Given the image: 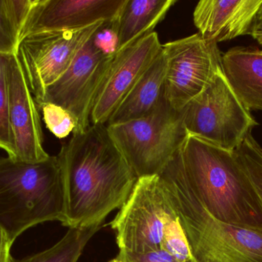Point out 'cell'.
Returning a JSON list of instances; mask_svg holds the SVG:
<instances>
[{
  "mask_svg": "<svg viewBox=\"0 0 262 262\" xmlns=\"http://www.w3.org/2000/svg\"><path fill=\"white\" fill-rule=\"evenodd\" d=\"M177 0H127L117 19L118 51L152 33Z\"/></svg>",
  "mask_w": 262,
  "mask_h": 262,
  "instance_id": "obj_17",
  "label": "cell"
},
{
  "mask_svg": "<svg viewBox=\"0 0 262 262\" xmlns=\"http://www.w3.org/2000/svg\"><path fill=\"white\" fill-rule=\"evenodd\" d=\"M0 55V149L8 157L16 159L15 144L9 123V86H8L7 58Z\"/></svg>",
  "mask_w": 262,
  "mask_h": 262,
  "instance_id": "obj_21",
  "label": "cell"
},
{
  "mask_svg": "<svg viewBox=\"0 0 262 262\" xmlns=\"http://www.w3.org/2000/svg\"><path fill=\"white\" fill-rule=\"evenodd\" d=\"M262 0H202L195 6L193 22L199 33L219 43L250 35Z\"/></svg>",
  "mask_w": 262,
  "mask_h": 262,
  "instance_id": "obj_14",
  "label": "cell"
},
{
  "mask_svg": "<svg viewBox=\"0 0 262 262\" xmlns=\"http://www.w3.org/2000/svg\"><path fill=\"white\" fill-rule=\"evenodd\" d=\"M118 258L122 262H195L182 259L164 249L146 253H133L120 251Z\"/></svg>",
  "mask_w": 262,
  "mask_h": 262,
  "instance_id": "obj_24",
  "label": "cell"
},
{
  "mask_svg": "<svg viewBox=\"0 0 262 262\" xmlns=\"http://www.w3.org/2000/svg\"><path fill=\"white\" fill-rule=\"evenodd\" d=\"M38 106L42 112L46 127L55 137L64 138L75 132L76 122L69 111L51 103H43Z\"/></svg>",
  "mask_w": 262,
  "mask_h": 262,
  "instance_id": "obj_22",
  "label": "cell"
},
{
  "mask_svg": "<svg viewBox=\"0 0 262 262\" xmlns=\"http://www.w3.org/2000/svg\"><path fill=\"white\" fill-rule=\"evenodd\" d=\"M51 221H66L58 157L37 163L0 158V228L10 243L30 228Z\"/></svg>",
  "mask_w": 262,
  "mask_h": 262,
  "instance_id": "obj_3",
  "label": "cell"
},
{
  "mask_svg": "<svg viewBox=\"0 0 262 262\" xmlns=\"http://www.w3.org/2000/svg\"><path fill=\"white\" fill-rule=\"evenodd\" d=\"M101 226L69 228L66 235L52 247L21 259L12 258L10 262H77L89 240Z\"/></svg>",
  "mask_w": 262,
  "mask_h": 262,
  "instance_id": "obj_18",
  "label": "cell"
},
{
  "mask_svg": "<svg viewBox=\"0 0 262 262\" xmlns=\"http://www.w3.org/2000/svg\"><path fill=\"white\" fill-rule=\"evenodd\" d=\"M230 86L249 111H262V52L253 46L231 48L222 58Z\"/></svg>",
  "mask_w": 262,
  "mask_h": 262,
  "instance_id": "obj_15",
  "label": "cell"
},
{
  "mask_svg": "<svg viewBox=\"0 0 262 262\" xmlns=\"http://www.w3.org/2000/svg\"><path fill=\"white\" fill-rule=\"evenodd\" d=\"M261 52H262V50H261Z\"/></svg>",
  "mask_w": 262,
  "mask_h": 262,
  "instance_id": "obj_29",
  "label": "cell"
},
{
  "mask_svg": "<svg viewBox=\"0 0 262 262\" xmlns=\"http://www.w3.org/2000/svg\"><path fill=\"white\" fill-rule=\"evenodd\" d=\"M107 128L137 178L160 175L187 135L183 113L165 96L147 116Z\"/></svg>",
  "mask_w": 262,
  "mask_h": 262,
  "instance_id": "obj_5",
  "label": "cell"
},
{
  "mask_svg": "<svg viewBox=\"0 0 262 262\" xmlns=\"http://www.w3.org/2000/svg\"><path fill=\"white\" fill-rule=\"evenodd\" d=\"M9 123L17 161L37 163L50 155L45 150L38 106L17 54L7 58Z\"/></svg>",
  "mask_w": 262,
  "mask_h": 262,
  "instance_id": "obj_12",
  "label": "cell"
},
{
  "mask_svg": "<svg viewBox=\"0 0 262 262\" xmlns=\"http://www.w3.org/2000/svg\"><path fill=\"white\" fill-rule=\"evenodd\" d=\"M115 55L103 53L91 37L66 73L46 90L38 106L51 103L64 108L76 122L73 134L82 133L92 125L94 103Z\"/></svg>",
  "mask_w": 262,
  "mask_h": 262,
  "instance_id": "obj_10",
  "label": "cell"
},
{
  "mask_svg": "<svg viewBox=\"0 0 262 262\" xmlns=\"http://www.w3.org/2000/svg\"><path fill=\"white\" fill-rule=\"evenodd\" d=\"M234 153L253 185L262 206V146L251 132Z\"/></svg>",
  "mask_w": 262,
  "mask_h": 262,
  "instance_id": "obj_20",
  "label": "cell"
},
{
  "mask_svg": "<svg viewBox=\"0 0 262 262\" xmlns=\"http://www.w3.org/2000/svg\"><path fill=\"white\" fill-rule=\"evenodd\" d=\"M177 219L161 178L154 175L137 179L110 225L120 251L146 253L163 249L166 232Z\"/></svg>",
  "mask_w": 262,
  "mask_h": 262,
  "instance_id": "obj_7",
  "label": "cell"
},
{
  "mask_svg": "<svg viewBox=\"0 0 262 262\" xmlns=\"http://www.w3.org/2000/svg\"><path fill=\"white\" fill-rule=\"evenodd\" d=\"M250 35L260 45H262V18H257L251 31Z\"/></svg>",
  "mask_w": 262,
  "mask_h": 262,
  "instance_id": "obj_26",
  "label": "cell"
},
{
  "mask_svg": "<svg viewBox=\"0 0 262 262\" xmlns=\"http://www.w3.org/2000/svg\"><path fill=\"white\" fill-rule=\"evenodd\" d=\"M109 262H122L121 261V260L119 259V258L117 257V258H114L113 260H111Z\"/></svg>",
  "mask_w": 262,
  "mask_h": 262,
  "instance_id": "obj_28",
  "label": "cell"
},
{
  "mask_svg": "<svg viewBox=\"0 0 262 262\" xmlns=\"http://www.w3.org/2000/svg\"><path fill=\"white\" fill-rule=\"evenodd\" d=\"M187 133L234 152L258 123L223 72L183 110Z\"/></svg>",
  "mask_w": 262,
  "mask_h": 262,
  "instance_id": "obj_6",
  "label": "cell"
},
{
  "mask_svg": "<svg viewBox=\"0 0 262 262\" xmlns=\"http://www.w3.org/2000/svg\"><path fill=\"white\" fill-rule=\"evenodd\" d=\"M163 51L166 59L165 98L181 112L223 72V54L218 43L199 32L163 45Z\"/></svg>",
  "mask_w": 262,
  "mask_h": 262,
  "instance_id": "obj_8",
  "label": "cell"
},
{
  "mask_svg": "<svg viewBox=\"0 0 262 262\" xmlns=\"http://www.w3.org/2000/svg\"><path fill=\"white\" fill-rule=\"evenodd\" d=\"M34 0H0V55L17 54L23 25Z\"/></svg>",
  "mask_w": 262,
  "mask_h": 262,
  "instance_id": "obj_19",
  "label": "cell"
},
{
  "mask_svg": "<svg viewBox=\"0 0 262 262\" xmlns=\"http://www.w3.org/2000/svg\"><path fill=\"white\" fill-rule=\"evenodd\" d=\"M157 32L146 35L115 54L97 94L91 115L92 125H107L140 77L162 51Z\"/></svg>",
  "mask_w": 262,
  "mask_h": 262,
  "instance_id": "obj_11",
  "label": "cell"
},
{
  "mask_svg": "<svg viewBox=\"0 0 262 262\" xmlns=\"http://www.w3.org/2000/svg\"><path fill=\"white\" fill-rule=\"evenodd\" d=\"M64 185L69 228L102 226L121 209L138 178L110 136L106 125L73 134L57 155Z\"/></svg>",
  "mask_w": 262,
  "mask_h": 262,
  "instance_id": "obj_1",
  "label": "cell"
},
{
  "mask_svg": "<svg viewBox=\"0 0 262 262\" xmlns=\"http://www.w3.org/2000/svg\"><path fill=\"white\" fill-rule=\"evenodd\" d=\"M172 161L211 216L262 230L261 201L234 152L187 133Z\"/></svg>",
  "mask_w": 262,
  "mask_h": 262,
  "instance_id": "obj_2",
  "label": "cell"
},
{
  "mask_svg": "<svg viewBox=\"0 0 262 262\" xmlns=\"http://www.w3.org/2000/svg\"><path fill=\"white\" fill-rule=\"evenodd\" d=\"M12 246L6 232L0 228V262H10L12 258L10 253Z\"/></svg>",
  "mask_w": 262,
  "mask_h": 262,
  "instance_id": "obj_25",
  "label": "cell"
},
{
  "mask_svg": "<svg viewBox=\"0 0 262 262\" xmlns=\"http://www.w3.org/2000/svg\"><path fill=\"white\" fill-rule=\"evenodd\" d=\"M104 22L75 30L32 34L20 41L17 55L37 104L69 69L83 46Z\"/></svg>",
  "mask_w": 262,
  "mask_h": 262,
  "instance_id": "obj_9",
  "label": "cell"
},
{
  "mask_svg": "<svg viewBox=\"0 0 262 262\" xmlns=\"http://www.w3.org/2000/svg\"><path fill=\"white\" fill-rule=\"evenodd\" d=\"M127 0H34L21 39L32 34L75 30L118 19ZM19 44V43H18Z\"/></svg>",
  "mask_w": 262,
  "mask_h": 262,
  "instance_id": "obj_13",
  "label": "cell"
},
{
  "mask_svg": "<svg viewBox=\"0 0 262 262\" xmlns=\"http://www.w3.org/2000/svg\"><path fill=\"white\" fill-rule=\"evenodd\" d=\"M160 177L195 262H262V230L227 224L211 216L172 160Z\"/></svg>",
  "mask_w": 262,
  "mask_h": 262,
  "instance_id": "obj_4",
  "label": "cell"
},
{
  "mask_svg": "<svg viewBox=\"0 0 262 262\" xmlns=\"http://www.w3.org/2000/svg\"><path fill=\"white\" fill-rule=\"evenodd\" d=\"M166 59L162 51L140 77L113 115L107 126L140 119L152 113L164 97Z\"/></svg>",
  "mask_w": 262,
  "mask_h": 262,
  "instance_id": "obj_16",
  "label": "cell"
},
{
  "mask_svg": "<svg viewBox=\"0 0 262 262\" xmlns=\"http://www.w3.org/2000/svg\"><path fill=\"white\" fill-rule=\"evenodd\" d=\"M257 18H262V6L261 9H260L259 12H258V17Z\"/></svg>",
  "mask_w": 262,
  "mask_h": 262,
  "instance_id": "obj_27",
  "label": "cell"
},
{
  "mask_svg": "<svg viewBox=\"0 0 262 262\" xmlns=\"http://www.w3.org/2000/svg\"><path fill=\"white\" fill-rule=\"evenodd\" d=\"M92 39L95 46L105 55L113 56L118 52V33L117 19L104 22L93 34Z\"/></svg>",
  "mask_w": 262,
  "mask_h": 262,
  "instance_id": "obj_23",
  "label": "cell"
}]
</instances>
